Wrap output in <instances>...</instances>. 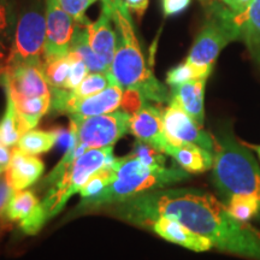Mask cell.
Instances as JSON below:
<instances>
[{
	"instance_id": "obj_1",
	"label": "cell",
	"mask_w": 260,
	"mask_h": 260,
	"mask_svg": "<svg viewBox=\"0 0 260 260\" xmlns=\"http://www.w3.org/2000/svg\"><path fill=\"white\" fill-rule=\"evenodd\" d=\"M113 214L144 228L158 217L174 218L209 239L213 248L260 260V230L236 219L225 204L207 191L193 188L146 191L115 204Z\"/></svg>"
},
{
	"instance_id": "obj_2",
	"label": "cell",
	"mask_w": 260,
	"mask_h": 260,
	"mask_svg": "<svg viewBox=\"0 0 260 260\" xmlns=\"http://www.w3.org/2000/svg\"><path fill=\"white\" fill-rule=\"evenodd\" d=\"M117 32V47L110 71L117 83L125 90H135L154 104L170 102V90L154 76L142 53L130 12L125 4L112 14Z\"/></svg>"
},
{
	"instance_id": "obj_3",
	"label": "cell",
	"mask_w": 260,
	"mask_h": 260,
	"mask_svg": "<svg viewBox=\"0 0 260 260\" xmlns=\"http://www.w3.org/2000/svg\"><path fill=\"white\" fill-rule=\"evenodd\" d=\"M116 180L88 199L81 201L77 211L94 210L130 199L146 191L157 190L189 178V172L180 167H148L134 154L115 159Z\"/></svg>"
},
{
	"instance_id": "obj_4",
	"label": "cell",
	"mask_w": 260,
	"mask_h": 260,
	"mask_svg": "<svg viewBox=\"0 0 260 260\" xmlns=\"http://www.w3.org/2000/svg\"><path fill=\"white\" fill-rule=\"evenodd\" d=\"M216 139L212 182L223 199L235 194L254 197L260 203V167L245 144L230 128L219 130Z\"/></svg>"
},
{
	"instance_id": "obj_5",
	"label": "cell",
	"mask_w": 260,
	"mask_h": 260,
	"mask_svg": "<svg viewBox=\"0 0 260 260\" xmlns=\"http://www.w3.org/2000/svg\"><path fill=\"white\" fill-rule=\"evenodd\" d=\"M233 41H239L233 10L223 3L210 2L206 8V19L186 61L210 77L219 53Z\"/></svg>"
},
{
	"instance_id": "obj_6",
	"label": "cell",
	"mask_w": 260,
	"mask_h": 260,
	"mask_svg": "<svg viewBox=\"0 0 260 260\" xmlns=\"http://www.w3.org/2000/svg\"><path fill=\"white\" fill-rule=\"evenodd\" d=\"M113 146L105 148L88 149L75 160L56 183L47 188L41 201L47 219L57 216L74 194L82 189L87 181L113 160Z\"/></svg>"
},
{
	"instance_id": "obj_7",
	"label": "cell",
	"mask_w": 260,
	"mask_h": 260,
	"mask_svg": "<svg viewBox=\"0 0 260 260\" xmlns=\"http://www.w3.org/2000/svg\"><path fill=\"white\" fill-rule=\"evenodd\" d=\"M47 29L45 10L39 3L22 12L16 24L14 40L5 67L19 64H44ZM4 67V68H5Z\"/></svg>"
},
{
	"instance_id": "obj_8",
	"label": "cell",
	"mask_w": 260,
	"mask_h": 260,
	"mask_svg": "<svg viewBox=\"0 0 260 260\" xmlns=\"http://www.w3.org/2000/svg\"><path fill=\"white\" fill-rule=\"evenodd\" d=\"M130 116L125 110L87 118L69 116L70 139L87 149L110 147L129 133Z\"/></svg>"
},
{
	"instance_id": "obj_9",
	"label": "cell",
	"mask_w": 260,
	"mask_h": 260,
	"mask_svg": "<svg viewBox=\"0 0 260 260\" xmlns=\"http://www.w3.org/2000/svg\"><path fill=\"white\" fill-rule=\"evenodd\" d=\"M162 123L171 145H195L214 152L216 139L198 124L182 107L170 100L162 110Z\"/></svg>"
},
{
	"instance_id": "obj_10",
	"label": "cell",
	"mask_w": 260,
	"mask_h": 260,
	"mask_svg": "<svg viewBox=\"0 0 260 260\" xmlns=\"http://www.w3.org/2000/svg\"><path fill=\"white\" fill-rule=\"evenodd\" d=\"M0 83L14 96L52 98V90L45 76L42 64H19L5 67Z\"/></svg>"
},
{
	"instance_id": "obj_11",
	"label": "cell",
	"mask_w": 260,
	"mask_h": 260,
	"mask_svg": "<svg viewBox=\"0 0 260 260\" xmlns=\"http://www.w3.org/2000/svg\"><path fill=\"white\" fill-rule=\"evenodd\" d=\"M45 15L47 39L44 60L67 56L70 50L76 22L61 8L59 0H45Z\"/></svg>"
},
{
	"instance_id": "obj_12",
	"label": "cell",
	"mask_w": 260,
	"mask_h": 260,
	"mask_svg": "<svg viewBox=\"0 0 260 260\" xmlns=\"http://www.w3.org/2000/svg\"><path fill=\"white\" fill-rule=\"evenodd\" d=\"M129 133L139 141L151 145L164 154L170 146L162 123V110L149 102H146L139 110L132 113Z\"/></svg>"
},
{
	"instance_id": "obj_13",
	"label": "cell",
	"mask_w": 260,
	"mask_h": 260,
	"mask_svg": "<svg viewBox=\"0 0 260 260\" xmlns=\"http://www.w3.org/2000/svg\"><path fill=\"white\" fill-rule=\"evenodd\" d=\"M6 218L18 222L19 228L27 235H35L47 222L41 201L30 190L15 191L6 207Z\"/></svg>"
},
{
	"instance_id": "obj_14",
	"label": "cell",
	"mask_w": 260,
	"mask_h": 260,
	"mask_svg": "<svg viewBox=\"0 0 260 260\" xmlns=\"http://www.w3.org/2000/svg\"><path fill=\"white\" fill-rule=\"evenodd\" d=\"M148 229L167 241L182 246L194 252H206L213 248L212 242L206 237L191 232L186 225L169 217H158L149 225Z\"/></svg>"
},
{
	"instance_id": "obj_15",
	"label": "cell",
	"mask_w": 260,
	"mask_h": 260,
	"mask_svg": "<svg viewBox=\"0 0 260 260\" xmlns=\"http://www.w3.org/2000/svg\"><path fill=\"white\" fill-rule=\"evenodd\" d=\"M45 164L37 155H31L14 147L11 160L5 170V177L15 191L24 190L37 183L42 176Z\"/></svg>"
},
{
	"instance_id": "obj_16",
	"label": "cell",
	"mask_w": 260,
	"mask_h": 260,
	"mask_svg": "<svg viewBox=\"0 0 260 260\" xmlns=\"http://www.w3.org/2000/svg\"><path fill=\"white\" fill-rule=\"evenodd\" d=\"M233 21L239 41L246 45L251 59L260 70V0H253L241 11L233 10Z\"/></svg>"
},
{
	"instance_id": "obj_17",
	"label": "cell",
	"mask_w": 260,
	"mask_h": 260,
	"mask_svg": "<svg viewBox=\"0 0 260 260\" xmlns=\"http://www.w3.org/2000/svg\"><path fill=\"white\" fill-rule=\"evenodd\" d=\"M112 14L110 9L103 6L99 18L86 25L90 47L109 68V70L111 68L117 47V32L116 29L112 28Z\"/></svg>"
},
{
	"instance_id": "obj_18",
	"label": "cell",
	"mask_w": 260,
	"mask_h": 260,
	"mask_svg": "<svg viewBox=\"0 0 260 260\" xmlns=\"http://www.w3.org/2000/svg\"><path fill=\"white\" fill-rule=\"evenodd\" d=\"M206 82L207 79L189 81V82L171 87L170 90V100L178 104L201 126H204L205 122L204 103Z\"/></svg>"
},
{
	"instance_id": "obj_19",
	"label": "cell",
	"mask_w": 260,
	"mask_h": 260,
	"mask_svg": "<svg viewBox=\"0 0 260 260\" xmlns=\"http://www.w3.org/2000/svg\"><path fill=\"white\" fill-rule=\"evenodd\" d=\"M165 155H169L176 164L189 174H201L211 170L213 167L214 154L203 147L195 145H171Z\"/></svg>"
},
{
	"instance_id": "obj_20",
	"label": "cell",
	"mask_w": 260,
	"mask_h": 260,
	"mask_svg": "<svg viewBox=\"0 0 260 260\" xmlns=\"http://www.w3.org/2000/svg\"><path fill=\"white\" fill-rule=\"evenodd\" d=\"M11 96L12 102L15 104L16 111H17L19 122L23 133L34 129L40 122L42 116L51 110L52 98L48 96H37V98H22L14 96L6 92Z\"/></svg>"
},
{
	"instance_id": "obj_21",
	"label": "cell",
	"mask_w": 260,
	"mask_h": 260,
	"mask_svg": "<svg viewBox=\"0 0 260 260\" xmlns=\"http://www.w3.org/2000/svg\"><path fill=\"white\" fill-rule=\"evenodd\" d=\"M69 51L75 52L82 58V60L88 68L89 73H106V71H109V68L104 64V61L98 57V54L90 47L86 25L76 23Z\"/></svg>"
},
{
	"instance_id": "obj_22",
	"label": "cell",
	"mask_w": 260,
	"mask_h": 260,
	"mask_svg": "<svg viewBox=\"0 0 260 260\" xmlns=\"http://www.w3.org/2000/svg\"><path fill=\"white\" fill-rule=\"evenodd\" d=\"M58 138H59V133L57 130L44 132V130L31 129L21 136L16 147L28 154L38 155L50 151L56 145Z\"/></svg>"
},
{
	"instance_id": "obj_23",
	"label": "cell",
	"mask_w": 260,
	"mask_h": 260,
	"mask_svg": "<svg viewBox=\"0 0 260 260\" xmlns=\"http://www.w3.org/2000/svg\"><path fill=\"white\" fill-rule=\"evenodd\" d=\"M23 134L15 104L11 96L6 94V110L0 119V142L6 147H16Z\"/></svg>"
},
{
	"instance_id": "obj_24",
	"label": "cell",
	"mask_w": 260,
	"mask_h": 260,
	"mask_svg": "<svg viewBox=\"0 0 260 260\" xmlns=\"http://www.w3.org/2000/svg\"><path fill=\"white\" fill-rule=\"evenodd\" d=\"M228 210L241 222H248L253 218L260 217V203L254 197L235 194L224 200Z\"/></svg>"
},
{
	"instance_id": "obj_25",
	"label": "cell",
	"mask_w": 260,
	"mask_h": 260,
	"mask_svg": "<svg viewBox=\"0 0 260 260\" xmlns=\"http://www.w3.org/2000/svg\"><path fill=\"white\" fill-rule=\"evenodd\" d=\"M71 65H73V57L70 53L60 58L44 60L45 76L51 88H63L69 77Z\"/></svg>"
},
{
	"instance_id": "obj_26",
	"label": "cell",
	"mask_w": 260,
	"mask_h": 260,
	"mask_svg": "<svg viewBox=\"0 0 260 260\" xmlns=\"http://www.w3.org/2000/svg\"><path fill=\"white\" fill-rule=\"evenodd\" d=\"M17 17L11 0H0V53L10 51L14 40Z\"/></svg>"
},
{
	"instance_id": "obj_27",
	"label": "cell",
	"mask_w": 260,
	"mask_h": 260,
	"mask_svg": "<svg viewBox=\"0 0 260 260\" xmlns=\"http://www.w3.org/2000/svg\"><path fill=\"white\" fill-rule=\"evenodd\" d=\"M111 80L112 74L110 70L106 73H89L76 88L69 90L70 95L75 99L92 96L105 89Z\"/></svg>"
},
{
	"instance_id": "obj_28",
	"label": "cell",
	"mask_w": 260,
	"mask_h": 260,
	"mask_svg": "<svg viewBox=\"0 0 260 260\" xmlns=\"http://www.w3.org/2000/svg\"><path fill=\"white\" fill-rule=\"evenodd\" d=\"M115 160V159H113ZM113 160L111 162L100 169L99 171H96L92 177L87 181V183L84 184L82 189L79 193L82 198V200L92 198L98 193H100L104 188H106L110 183H112L116 180V172L113 169Z\"/></svg>"
},
{
	"instance_id": "obj_29",
	"label": "cell",
	"mask_w": 260,
	"mask_h": 260,
	"mask_svg": "<svg viewBox=\"0 0 260 260\" xmlns=\"http://www.w3.org/2000/svg\"><path fill=\"white\" fill-rule=\"evenodd\" d=\"M201 79H209V77L205 76L201 71L198 70L197 68H194L188 61L178 64L177 67L169 70L167 74V83L170 87H175L178 86V84L189 82V81Z\"/></svg>"
},
{
	"instance_id": "obj_30",
	"label": "cell",
	"mask_w": 260,
	"mask_h": 260,
	"mask_svg": "<svg viewBox=\"0 0 260 260\" xmlns=\"http://www.w3.org/2000/svg\"><path fill=\"white\" fill-rule=\"evenodd\" d=\"M133 154L148 167H165L164 153L142 141H136Z\"/></svg>"
},
{
	"instance_id": "obj_31",
	"label": "cell",
	"mask_w": 260,
	"mask_h": 260,
	"mask_svg": "<svg viewBox=\"0 0 260 260\" xmlns=\"http://www.w3.org/2000/svg\"><path fill=\"white\" fill-rule=\"evenodd\" d=\"M69 53L71 54V57H73V65H71L69 77H68L64 89L73 90L82 82L84 77L89 74V70L88 68H87L86 63H84L82 58H81L79 54L71 51H69Z\"/></svg>"
},
{
	"instance_id": "obj_32",
	"label": "cell",
	"mask_w": 260,
	"mask_h": 260,
	"mask_svg": "<svg viewBox=\"0 0 260 260\" xmlns=\"http://www.w3.org/2000/svg\"><path fill=\"white\" fill-rule=\"evenodd\" d=\"M61 8L69 14L77 24L88 25L90 21L87 18L86 11L90 5L87 0H59Z\"/></svg>"
},
{
	"instance_id": "obj_33",
	"label": "cell",
	"mask_w": 260,
	"mask_h": 260,
	"mask_svg": "<svg viewBox=\"0 0 260 260\" xmlns=\"http://www.w3.org/2000/svg\"><path fill=\"white\" fill-rule=\"evenodd\" d=\"M14 193V188L10 186L5 175L0 177V217L5 216L6 207H8L9 201L12 198Z\"/></svg>"
},
{
	"instance_id": "obj_34",
	"label": "cell",
	"mask_w": 260,
	"mask_h": 260,
	"mask_svg": "<svg viewBox=\"0 0 260 260\" xmlns=\"http://www.w3.org/2000/svg\"><path fill=\"white\" fill-rule=\"evenodd\" d=\"M191 0H162V10L165 16L181 14L190 5Z\"/></svg>"
},
{
	"instance_id": "obj_35",
	"label": "cell",
	"mask_w": 260,
	"mask_h": 260,
	"mask_svg": "<svg viewBox=\"0 0 260 260\" xmlns=\"http://www.w3.org/2000/svg\"><path fill=\"white\" fill-rule=\"evenodd\" d=\"M124 3L129 11L135 12L139 17L145 14L148 6V0H124Z\"/></svg>"
},
{
	"instance_id": "obj_36",
	"label": "cell",
	"mask_w": 260,
	"mask_h": 260,
	"mask_svg": "<svg viewBox=\"0 0 260 260\" xmlns=\"http://www.w3.org/2000/svg\"><path fill=\"white\" fill-rule=\"evenodd\" d=\"M10 160H11V151L0 142V167L6 169Z\"/></svg>"
},
{
	"instance_id": "obj_37",
	"label": "cell",
	"mask_w": 260,
	"mask_h": 260,
	"mask_svg": "<svg viewBox=\"0 0 260 260\" xmlns=\"http://www.w3.org/2000/svg\"><path fill=\"white\" fill-rule=\"evenodd\" d=\"M102 2H103V6H106L107 9H110L111 14H113V11H115L118 6L125 4L124 0H102Z\"/></svg>"
},
{
	"instance_id": "obj_38",
	"label": "cell",
	"mask_w": 260,
	"mask_h": 260,
	"mask_svg": "<svg viewBox=\"0 0 260 260\" xmlns=\"http://www.w3.org/2000/svg\"><path fill=\"white\" fill-rule=\"evenodd\" d=\"M253 0H234L233 5L230 6V9L234 10V11H241L246 8V6H248Z\"/></svg>"
},
{
	"instance_id": "obj_39",
	"label": "cell",
	"mask_w": 260,
	"mask_h": 260,
	"mask_svg": "<svg viewBox=\"0 0 260 260\" xmlns=\"http://www.w3.org/2000/svg\"><path fill=\"white\" fill-rule=\"evenodd\" d=\"M247 147L253 149V151L255 152L256 155H258L259 159H260V145H248V144H245Z\"/></svg>"
},
{
	"instance_id": "obj_40",
	"label": "cell",
	"mask_w": 260,
	"mask_h": 260,
	"mask_svg": "<svg viewBox=\"0 0 260 260\" xmlns=\"http://www.w3.org/2000/svg\"><path fill=\"white\" fill-rule=\"evenodd\" d=\"M220 2L223 3V4H225L228 8H230V6L233 5V3H234V0H220Z\"/></svg>"
},
{
	"instance_id": "obj_41",
	"label": "cell",
	"mask_w": 260,
	"mask_h": 260,
	"mask_svg": "<svg viewBox=\"0 0 260 260\" xmlns=\"http://www.w3.org/2000/svg\"><path fill=\"white\" fill-rule=\"evenodd\" d=\"M5 170H6V169H4L3 167H0V177H2L3 174H5Z\"/></svg>"
},
{
	"instance_id": "obj_42",
	"label": "cell",
	"mask_w": 260,
	"mask_h": 260,
	"mask_svg": "<svg viewBox=\"0 0 260 260\" xmlns=\"http://www.w3.org/2000/svg\"><path fill=\"white\" fill-rule=\"evenodd\" d=\"M87 2H88V3H89V4H90V5H92V4H93V3H95V2H96V0H87Z\"/></svg>"
},
{
	"instance_id": "obj_43",
	"label": "cell",
	"mask_w": 260,
	"mask_h": 260,
	"mask_svg": "<svg viewBox=\"0 0 260 260\" xmlns=\"http://www.w3.org/2000/svg\"><path fill=\"white\" fill-rule=\"evenodd\" d=\"M3 56H4V54H3V53H0V59H2Z\"/></svg>"
},
{
	"instance_id": "obj_44",
	"label": "cell",
	"mask_w": 260,
	"mask_h": 260,
	"mask_svg": "<svg viewBox=\"0 0 260 260\" xmlns=\"http://www.w3.org/2000/svg\"><path fill=\"white\" fill-rule=\"evenodd\" d=\"M201 2H206V0H201Z\"/></svg>"
}]
</instances>
